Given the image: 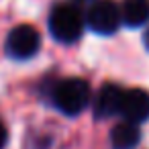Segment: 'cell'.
I'll return each mask as SVG.
<instances>
[{
    "mask_svg": "<svg viewBox=\"0 0 149 149\" xmlns=\"http://www.w3.org/2000/svg\"><path fill=\"white\" fill-rule=\"evenodd\" d=\"M53 102L63 114L76 116L90 102V86L80 78L61 80L53 90Z\"/></svg>",
    "mask_w": 149,
    "mask_h": 149,
    "instance_id": "obj_1",
    "label": "cell"
},
{
    "mask_svg": "<svg viewBox=\"0 0 149 149\" xmlns=\"http://www.w3.org/2000/svg\"><path fill=\"white\" fill-rule=\"evenodd\" d=\"M84 29V17L74 4H57L49 15V31L61 43H74Z\"/></svg>",
    "mask_w": 149,
    "mask_h": 149,
    "instance_id": "obj_2",
    "label": "cell"
},
{
    "mask_svg": "<svg viewBox=\"0 0 149 149\" xmlns=\"http://www.w3.org/2000/svg\"><path fill=\"white\" fill-rule=\"evenodd\" d=\"M41 37L35 27L31 25H19L8 33L6 39V51L15 59H29L39 51Z\"/></svg>",
    "mask_w": 149,
    "mask_h": 149,
    "instance_id": "obj_3",
    "label": "cell"
},
{
    "mask_svg": "<svg viewBox=\"0 0 149 149\" xmlns=\"http://www.w3.org/2000/svg\"><path fill=\"white\" fill-rule=\"evenodd\" d=\"M88 25L98 35H112L120 25V10L112 0H98L88 10Z\"/></svg>",
    "mask_w": 149,
    "mask_h": 149,
    "instance_id": "obj_4",
    "label": "cell"
},
{
    "mask_svg": "<svg viewBox=\"0 0 149 149\" xmlns=\"http://www.w3.org/2000/svg\"><path fill=\"white\" fill-rule=\"evenodd\" d=\"M118 114H123V118H127L131 123L147 120L149 118V92H145L141 88L125 90Z\"/></svg>",
    "mask_w": 149,
    "mask_h": 149,
    "instance_id": "obj_5",
    "label": "cell"
},
{
    "mask_svg": "<svg viewBox=\"0 0 149 149\" xmlns=\"http://www.w3.org/2000/svg\"><path fill=\"white\" fill-rule=\"evenodd\" d=\"M123 92L125 90H120L114 84L102 86L96 96V102H94V114L98 118H108L112 114H118L120 102H123Z\"/></svg>",
    "mask_w": 149,
    "mask_h": 149,
    "instance_id": "obj_6",
    "label": "cell"
},
{
    "mask_svg": "<svg viewBox=\"0 0 149 149\" xmlns=\"http://www.w3.org/2000/svg\"><path fill=\"white\" fill-rule=\"evenodd\" d=\"M120 19L127 27H141L149 21V0H123Z\"/></svg>",
    "mask_w": 149,
    "mask_h": 149,
    "instance_id": "obj_7",
    "label": "cell"
},
{
    "mask_svg": "<svg viewBox=\"0 0 149 149\" xmlns=\"http://www.w3.org/2000/svg\"><path fill=\"white\" fill-rule=\"evenodd\" d=\"M141 139V133L137 129V123L125 120L116 125L110 133V145L112 149H133Z\"/></svg>",
    "mask_w": 149,
    "mask_h": 149,
    "instance_id": "obj_8",
    "label": "cell"
},
{
    "mask_svg": "<svg viewBox=\"0 0 149 149\" xmlns=\"http://www.w3.org/2000/svg\"><path fill=\"white\" fill-rule=\"evenodd\" d=\"M6 141H8V133H6V127H4L2 123H0V149H4Z\"/></svg>",
    "mask_w": 149,
    "mask_h": 149,
    "instance_id": "obj_9",
    "label": "cell"
},
{
    "mask_svg": "<svg viewBox=\"0 0 149 149\" xmlns=\"http://www.w3.org/2000/svg\"><path fill=\"white\" fill-rule=\"evenodd\" d=\"M145 45L149 47V31H147V35H145Z\"/></svg>",
    "mask_w": 149,
    "mask_h": 149,
    "instance_id": "obj_10",
    "label": "cell"
}]
</instances>
